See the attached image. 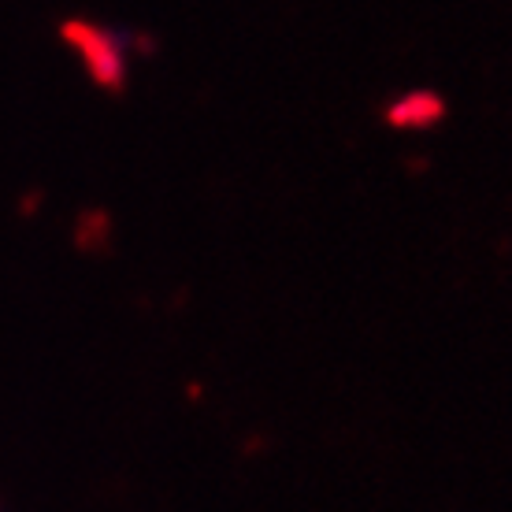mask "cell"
Segmentation results:
<instances>
[{
    "instance_id": "obj_1",
    "label": "cell",
    "mask_w": 512,
    "mask_h": 512,
    "mask_svg": "<svg viewBox=\"0 0 512 512\" xmlns=\"http://www.w3.org/2000/svg\"><path fill=\"white\" fill-rule=\"evenodd\" d=\"M64 38L75 45L86 71L104 90H123L127 86V49L112 30H101L93 23H67Z\"/></svg>"
},
{
    "instance_id": "obj_2",
    "label": "cell",
    "mask_w": 512,
    "mask_h": 512,
    "mask_svg": "<svg viewBox=\"0 0 512 512\" xmlns=\"http://www.w3.org/2000/svg\"><path fill=\"white\" fill-rule=\"evenodd\" d=\"M442 116H446L442 97H438V93H427V90L397 97V101L390 104V112H386V119L401 130H427V127H435Z\"/></svg>"
}]
</instances>
